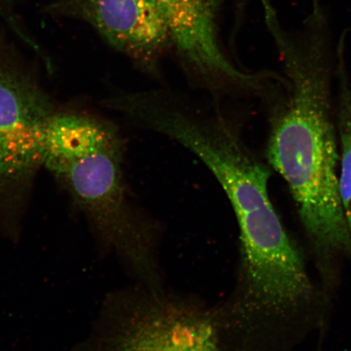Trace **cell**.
Returning a JSON list of instances; mask_svg holds the SVG:
<instances>
[{
	"instance_id": "cell-1",
	"label": "cell",
	"mask_w": 351,
	"mask_h": 351,
	"mask_svg": "<svg viewBox=\"0 0 351 351\" xmlns=\"http://www.w3.org/2000/svg\"><path fill=\"white\" fill-rule=\"evenodd\" d=\"M310 3L293 29L283 27L273 4L263 8L283 68L263 97L269 108L266 155L287 183L311 243L328 256L350 251L351 235L339 190L330 25L322 0Z\"/></svg>"
},
{
	"instance_id": "cell-2",
	"label": "cell",
	"mask_w": 351,
	"mask_h": 351,
	"mask_svg": "<svg viewBox=\"0 0 351 351\" xmlns=\"http://www.w3.org/2000/svg\"><path fill=\"white\" fill-rule=\"evenodd\" d=\"M126 143L118 126L95 114L56 111L48 125L43 167L64 189L104 249L152 276L151 229L126 182Z\"/></svg>"
},
{
	"instance_id": "cell-3",
	"label": "cell",
	"mask_w": 351,
	"mask_h": 351,
	"mask_svg": "<svg viewBox=\"0 0 351 351\" xmlns=\"http://www.w3.org/2000/svg\"><path fill=\"white\" fill-rule=\"evenodd\" d=\"M53 103L0 29V238L19 244Z\"/></svg>"
},
{
	"instance_id": "cell-4",
	"label": "cell",
	"mask_w": 351,
	"mask_h": 351,
	"mask_svg": "<svg viewBox=\"0 0 351 351\" xmlns=\"http://www.w3.org/2000/svg\"><path fill=\"white\" fill-rule=\"evenodd\" d=\"M73 351H219V333L208 313L152 292L125 313L115 297L108 298Z\"/></svg>"
},
{
	"instance_id": "cell-5",
	"label": "cell",
	"mask_w": 351,
	"mask_h": 351,
	"mask_svg": "<svg viewBox=\"0 0 351 351\" xmlns=\"http://www.w3.org/2000/svg\"><path fill=\"white\" fill-rule=\"evenodd\" d=\"M164 16L171 46L190 81L215 98L263 96L276 74L245 72L231 62L219 38L221 0H154Z\"/></svg>"
},
{
	"instance_id": "cell-6",
	"label": "cell",
	"mask_w": 351,
	"mask_h": 351,
	"mask_svg": "<svg viewBox=\"0 0 351 351\" xmlns=\"http://www.w3.org/2000/svg\"><path fill=\"white\" fill-rule=\"evenodd\" d=\"M45 12L84 21L113 49L150 73H156L171 46L164 16L154 0H51Z\"/></svg>"
},
{
	"instance_id": "cell-7",
	"label": "cell",
	"mask_w": 351,
	"mask_h": 351,
	"mask_svg": "<svg viewBox=\"0 0 351 351\" xmlns=\"http://www.w3.org/2000/svg\"><path fill=\"white\" fill-rule=\"evenodd\" d=\"M335 77L337 86V128L340 165L339 190L342 208L351 235V86L346 71L344 43L337 49Z\"/></svg>"
},
{
	"instance_id": "cell-8",
	"label": "cell",
	"mask_w": 351,
	"mask_h": 351,
	"mask_svg": "<svg viewBox=\"0 0 351 351\" xmlns=\"http://www.w3.org/2000/svg\"><path fill=\"white\" fill-rule=\"evenodd\" d=\"M17 0H0V19L11 23L16 16Z\"/></svg>"
},
{
	"instance_id": "cell-9",
	"label": "cell",
	"mask_w": 351,
	"mask_h": 351,
	"mask_svg": "<svg viewBox=\"0 0 351 351\" xmlns=\"http://www.w3.org/2000/svg\"><path fill=\"white\" fill-rule=\"evenodd\" d=\"M250 1H251V0H235L237 10L236 13L237 16H238V19H237V21H239V19H241L245 10H247V7L248 6Z\"/></svg>"
}]
</instances>
